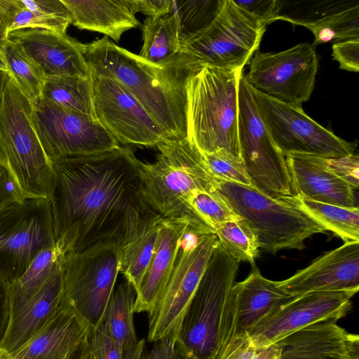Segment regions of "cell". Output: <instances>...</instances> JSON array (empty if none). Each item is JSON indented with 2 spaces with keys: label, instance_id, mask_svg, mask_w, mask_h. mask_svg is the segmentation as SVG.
<instances>
[{
  "label": "cell",
  "instance_id": "cell-51",
  "mask_svg": "<svg viewBox=\"0 0 359 359\" xmlns=\"http://www.w3.org/2000/svg\"><path fill=\"white\" fill-rule=\"evenodd\" d=\"M7 73L4 72L0 71V100L3 92V88L5 84V81L6 79Z\"/></svg>",
  "mask_w": 359,
  "mask_h": 359
},
{
  "label": "cell",
  "instance_id": "cell-17",
  "mask_svg": "<svg viewBox=\"0 0 359 359\" xmlns=\"http://www.w3.org/2000/svg\"><path fill=\"white\" fill-rule=\"evenodd\" d=\"M352 291L315 292L294 297L258 323L248 334L256 348L277 342L310 325L344 317Z\"/></svg>",
  "mask_w": 359,
  "mask_h": 359
},
{
  "label": "cell",
  "instance_id": "cell-49",
  "mask_svg": "<svg viewBox=\"0 0 359 359\" xmlns=\"http://www.w3.org/2000/svg\"><path fill=\"white\" fill-rule=\"evenodd\" d=\"M145 349V339H141L131 348L123 351V359H141Z\"/></svg>",
  "mask_w": 359,
  "mask_h": 359
},
{
  "label": "cell",
  "instance_id": "cell-41",
  "mask_svg": "<svg viewBox=\"0 0 359 359\" xmlns=\"http://www.w3.org/2000/svg\"><path fill=\"white\" fill-rule=\"evenodd\" d=\"M330 169L353 189L358 187L359 158L354 154L348 156L327 158Z\"/></svg>",
  "mask_w": 359,
  "mask_h": 359
},
{
  "label": "cell",
  "instance_id": "cell-31",
  "mask_svg": "<svg viewBox=\"0 0 359 359\" xmlns=\"http://www.w3.org/2000/svg\"><path fill=\"white\" fill-rule=\"evenodd\" d=\"M294 204L331 231L344 243L359 241V210L309 200L301 196H287Z\"/></svg>",
  "mask_w": 359,
  "mask_h": 359
},
{
  "label": "cell",
  "instance_id": "cell-18",
  "mask_svg": "<svg viewBox=\"0 0 359 359\" xmlns=\"http://www.w3.org/2000/svg\"><path fill=\"white\" fill-rule=\"evenodd\" d=\"M63 288L62 258L54 272L31 297L22 300L5 299L7 320L0 348L11 354L28 342L60 308Z\"/></svg>",
  "mask_w": 359,
  "mask_h": 359
},
{
  "label": "cell",
  "instance_id": "cell-21",
  "mask_svg": "<svg viewBox=\"0 0 359 359\" xmlns=\"http://www.w3.org/2000/svg\"><path fill=\"white\" fill-rule=\"evenodd\" d=\"M337 322H318L280 339V359H359L358 335Z\"/></svg>",
  "mask_w": 359,
  "mask_h": 359
},
{
  "label": "cell",
  "instance_id": "cell-37",
  "mask_svg": "<svg viewBox=\"0 0 359 359\" xmlns=\"http://www.w3.org/2000/svg\"><path fill=\"white\" fill-rule=\"evenodd\" d=\"M188 206L194 215L214 231L221 224L240 218L217 189L194 191Z\"/></svg>",
  "mask_w": 359,
  "mask_h": 359
},
{
  "label": "cell",
  "instance_id": "cell-46",
  "mask_svg": "<svg viewBox=\"0 0 359 359\" xmlns=\"http://www.w3.org/2000/svg\"><path fill=\"white\" fill-rule=\"evenodd\" d=\"M175 336H170L157 340L151 348L144 351L141 359H180L176 348Z\"/></svg>",
  "mask_w": 359,
  "mask_h": 359
},
{
  "label": "cell",
  "instance_id": "cell-19",
  "mask_svg": "<svg viewBox=\"0 0 359 359\" xmlns=\"http://www.w3.org/2000/svg\"><path fill=\"white\" fill-rule=\"evenodd\" d=\"M277 285L286 294L297 297L315 292L359 290V241H348L325 253Z\"/></svg>",
  "mask_w": 359,
  "mask_h": 359
},
{
  "label": "cell",
  "instance_id": "cell-40",
  "mask_svg": "<svg viewBox=\"0 0 359 359\" xmlns=\"http://www.w3.org/2000/svg\"><path fill=\"white\" fill-rule=\"evenodd\" d=\"M88 344L90 359H123V351L118 346L104 320L90 331Z\"/></svg>",
  "mask_w": 359,
  "mask_h": 359
},
{
  "label": "cell",
  "instance_id": "cell-11",
  "mask_svg": "<svg viewBox=\"0 0 359 359\" xmlns=\"http://www.w3.org/2000/svg\"><path fill=\"white\" fill-rule=\"evenodd\" d=\"M238 137L241 157L252 186L271 197L294 196L285 158L259 114L243 72L238 86Z\"/></svg>",
  "mask_w": 359,
  "mask_h": 359
},
{
  "label": "cell",
  "instance_id": "cell-43",
  "mask_svg": "<svg viewBox=\"0 0 359 359\" xmlns=\"http://www.w3.org/2000/svg\"><path fill=\"white\" fill-rule=\"evenodd\" d=\"M233 1L265 27L275 21L277 0Z\"/></svg>",
  "mask_w": 359,
  "mask_h": 359
},
{
  "label": "cell",
  "instance_id": "cell-1",
  "mask_svg": "<svg viewBox=\"0 0 359 359\" xmlns=\"http://www.w3.org/2000/svg\"><path fill=\"white\" fill-rule=\"evenodd\" d=\"M140 161L128 147L51 161L48 200L55 241L65 253L113 242L118 248L150 217Z\"/></svg>",
  "mask_w": 359,
  "mask_h": 359
},
{
  "label": "cell",
  "instance_id": "cell-16",
  "mask_svg": "<svg viewBox=\"0 0 359 359\" xmlns=\"http://www.w3.org/2000/svg\"><path fill=\"white\" fill-rule=\"evenodd\" d=\"M96 119L123 144L156 147L168 139L136 98L114 79L91 74Z\"/></svg>",
  "mask_w": 359,
  "mask_h": 359
},
{
  "label": "cell",
  "instance_id": "cell-4",
  "mask_svg": "<svg viewBox=\"0 0 359 359\" xmlns=\"http://www.w3.org/2000/svg\"><path fill=\"white\" fill-rule=\"evenodd\" d=\"M238 270V262L218 243L177 335L180 359L218 356L229 339L230 294Z\"/></svg>",
  "mask_w": 359,
  "mask_h": 359
},
{
  "label": "cell",
  "instance_id": "cell-34",
  "mask_svg": "<svg viewBox=\"0 0 359 359\" xmlns=\"http://www.w3.org/2000/svg\"><path fill=\"white\" fill-rule=\"evenodd\" d=\"M0 52L6 61L8 74L19 90L32 102L40 98L46 77L40 66L8 39Z\"/></svg>",
  "mask_w": 359,
  "mask_h": 359
},
{
  "label": "cell",
  "instance_id": "cell-36",
  "mask_svg": "<svg viewBox=\"0 0 359 359\" xmlns=\"http://www.w3.org/2000/svg\"><path fill=\"white\" fill-rule=\"evenodd\" d=\"M215 233L219 245L232 258L255 265L260 249L258 237L242 217L219 224Z\"/></svg>",
  "mask_w": 359,
  "mask_h": 359
},
{
  "label": "cell",
  "instance_id": "cell-45",
  "mask_svg": "<svg viewBox=\"0 0 359 359\" xmlns=\"http://www.w3.org/2000/svg\"><path fill=\"white\" fill-rule=\"evenodd\" d=\"M24 200L7 170L0 164V212Z\"/></svg>",
  "mask_w": 359,
  "mask_h": 359
},
{
  "label": "cell",
  "instance_id": "cell-5",
  "mask_svg": "<svg viewBox=\"0 0 359 359\" xmlns=\"http://www.w3.org/2000/svg\"><path fill=\"white\" fill-rule=\"evenodd\" d=\"M33 103L8 74L0 100V164L23 199L48 201L53 170L32 121Z\"/></svg>",
  "mask_w": 359,
  "mask_h": 359
},
{
  "label": "cell",
  "instance_id": "cell-52",
  "mask_svg": "<svg viewBox=\"0 0 359 359\" xmlns=\"http://www.w3.org/2000/svg\"><path fill=\"white\" fill-rule=\"evenodd\" d=\"M0 71L8 73L7 65L2 53L0 52Z\"/></svg>",
  "mask_w": 359,
  "mask_h": 359
},
{
  "label": "cell",
  "instance_id": "cell-27",
  "mask_svg": "<svg viewBox=\"0 0 359 359\" xmlns=\"http://www.w3.org/2000/svg\"><path fill=\"white\" fill-rule=\"evenodd\" d=\"M143 45L138 55L149 64L160 68L186 66L181 55L179 27L170 13L148 16L142 27Z\"/></svg>",
  "mask_w": 359,
  "mask_h": 359
},
{
  "label": "cell",
  "instance_id": "cell-33",
  "mask_svg": "<svg viewBox=\"0 0 359 359\" xmlns=\"http://www.w3.org/2000/svg\"><path fill=\"white\" fill-rule=\"evenodd\" d=\"M356 5H359L358 0H277L275 20H286L309 29Z\"/></svg>",
  "mask_w": 359,
  "mask_h": 359
},
{
  "label": "cell",
  "instance_id": "cell-32",
  "mask_svg": "<svg viewBox=\"0 0 359 359\" xmlns=\"http://www.w3.org/2000/svg\"><path fill=\"white\" fill-rule=\"evenodd\" d=\"M65 254L57 242L41 250L25 271L5 287V299L22 300L31 297L54 272Z\"/></svg>",
  "mask_w": 359,
  "mask_h": 359
},
{
  "label": "cell",
  "instance_id": "cell-3",
  "mask_svg": "<svg viewBox=\"0 0 359 359\" xmlns=\"http://www.w3.org/2000/svg\"><path fill=\"white\" fill-rule=\"evenodd\" d=\"M243 72L202 66L186 77V137L201 154L224 150L241 157L238 86Z\"/></svg>",
  "mask_w": 359,
  "mask_h": 359
},
{
  "label": "cell",
  "instance_id": "cell-24",
  "mask_svg": "<svg viewBox=\"0 0 359 359\" xmlns=\"http://www.w3.org/2000/svg\"><path fill=\"white\" fill-rule=\"evenodd\" d=\"M90 332L87 325L62 304L29 341L10 355L13 359H73Z\"/></svg>",
  "mask_w": 359,
  "mask_h": 359
},
{
  "label": "cell",
  "instance_id": "cell-15",
  "mask_svg": "<svg viewBox=\"0 0 359 359\" xmlns=\"http://www.w3.org/2000/svg\"><path fill=\"white\" fill-rule=\"evenodd\" d=\"M32 121L49 161L104 151L118 142L91 116L65 109L42 97L33 102Z\"/></svg>",
  "mask_w": 359,
  "mask_h": 359
},
{
  "label": "cell",
  "instance_id": "cell-25",
  "mask_svg": "<svg viewBox=\"0 0 359 359\" xmlns=\"http://www.w3.org/2000/svg\"><path fill=\"white\" fill-rule=\"evenodd\" d=\"M191 222H197L187 217L162 218L152 259L136 293L134 313H149L154 306L171 276L181 238Z\"/></svg>",
  "mask_w": 359,
  "mask_h": 359
},
{
  "label": "cell",
  "instance_id": "cell-14",
  "mask_svg": "<svg viewBox=\"0 0 359 359\" xmlns=\"http://www.w3.org/2000/svg\"><path fill=\"white\" fill-rule=\"evenodd\" d=\"M251 91L265 126L284 156L305 154L330 158L354 154V143L341 139L320 126L302 108Z\"/></svg>",
  "mask_w": 359,
  "mask_h": 359
},
{
  "label": "cell",
  "instance_id": "cell-35",
  "mask_svg": "<svg viewBox=\"0 0 359 359\" xmlns=\"http://www.w3.org/2000/svg\"><path fill=\"white\" fill-rule=\"evenodd\" d=\"M225 0H171L170 13L177 20L181 45L205 29L222 10Z\"/></svg>",
  "mask_w": 359,
  "mask_h": 359
},
{
  "label": "cell",
  "instance_id": "cell-29",
  "mask_svg": "<svg viewBox=\"0 0 359 359\" xmlns=\"http://www.w3.org/2000/svg\"><path fill=\"white\" fill-rule=\"evenodd\" d=\"M41 97L65 109L96 118L92 76H46Z\"/></svg>",
  "mask_w": 359,
  "mask_h": 359
},
{
  "label": "cell",
  "instance_id": "cell-13",
  "mask_svg": "<svg viewBox=\"0 0 359 359\" xmlns=\"http://www.w3.org/2000/svg\"><path fill=\"white\" fill-rule=\"evenodd\" d=\"M318 60L315 46L301 43L278 53L257 50L245 81L254 91L302 108L313 92Z\"/></svg>",
  "mask_w": 359,
  "mask_h": 359
},
{
  "label": "cell",
  "instance_id": "cell-47",
  "mask_svg": "<svg viewBox=\"0 0 359 359\" xmlns=\"http://www.w3.org/2000/svg\"><path fill=\"white\" fill-rule=\"evenodd\" d=\"M137 11L148 16L170 13L171 0H135Z\"/></svg>",
  "mask_w": 359,
  "mask_h": 359
},
{
  "label": "cell",
  "instance_id": "cell-22",
  "mask_svg": "<svg viewBox=\"0 0 359 359\" xmlns=\"http://www.w3.org/2000/svg\"><path fill=\"white\" fill-rule=\"evenodd\" d=\"M294 297L264 278L257 269L243 281L234 283L230 294L229 337L248 334L258 323Z\"/></svg>",
  "mask_w": 359,
  "mask_h": 359
},
{
  "label": "cell",
  "instance_id": "cell-2",
  "mask_svg": "<svg viewBox=\"0 0 359 359\" xmlns=\"http://www.w3.org/2000/svg\"><path fill=\"white\" fill-rule=\"evenodd\" d=\"M85 57L91 74L125 86L168 139L186 137L184 81L190 71L155 67L107 36L86 44Z\"/></svg>",
  "mask_w": 359,
  "mask_h": 359
},
{
  "label": "cell",
  "instance_id": "cell-39",
  "mask_svg": "<svg viewBox=\"0 0 359 359\" xmlns=\"http://www.w3.org/2000/svg\"><path fill=\"white\" fill-rule=\"evenodd\" d=\"M202 154L208 169L217 180L252 187L241 157L224 150Z\"/></svg>",
  "mask_w": 359,
  "mask_h": 359
},
{
  "label": "cell",
  "instance_id": "cell-23",
  "mask_svg": "<svg viewBox=\"0 0 359 359\" xmlns=\"http://www.w3.org/2000/svg\"><path fill=\"white\" fill-rule=\"evenodd\" d=\"M285 158L294 196L341 207H358L354 189L330 169L326 158L305 154H289Z\"/></svg>",
  "mask_w": 359,
  "mask_h": 359
},
{
  "label": "cell",
  "instance_id": "cell-12",
  "mask_svg": "<svg viewBox=\"0 0 359 359\" xmlns=\"http://www.w3.org/2000/svg\"><path fill=\"white\" fill-rule=\"evenodd\" d=\"M49 202L28 198L0 212V282L6 287L55 243Z\"/></svg>",
  "mask_w": 359,
  "mask_h": 359
},
{
  "label": "cell",
  "instance_id": "cell-7",
  "mask_svg": "<svg viewBox=\"0 0 359 359\" xmlns=\"http://www.w3.org/2000/svg\"><path fill=\"white\" fill-rule=\"evenodd\" d=\"M217 190L257 235L260 248L276 254L303 250L306 239L327 230L287 196L271 197L253 187L217 180Z\"/></svg>",
  "mask_w": 359,
  "mask_h": 359
},
{
  "label": "cell",
  "instance_id": "cell-20",
  "mask_svg": "<svg viewBox=\"0 0 359 359\" xmlns=\"http://www.w3.org/2000/svg\"><path fill=\"white\" fill-rule=\"evenodd\" d=\"M42 69L46 76L90 77L85 57L86 44L65 34L44 29H24L8 34Z\"/></svg>",
  "mask_w": 359,
  "mask_h": 359
},
{
  "label": "cell",
  "instance_id": "cell-30",
  "mask_svg": "<svg viewBox=\"0 0 359 359\" xmlns=\"http://www.w3.org/2000/svg\"><path fill=\"white\" fill-rule=\"evenodd\" d=\"M135 298V289L125 279L116 285L104 312L103 320L122 351L138 341L133 320Z\"/></svg>",
  "mask_w": 359,
  "mask_h": 359
},
{
  "label": "cell",
  "instance_id": "cell-50",
  "mask_svg": "<svg viewBox=\"0 0 359 359\" xmlns=\"http://www.w3.org/2000/svg\"><path fill=\"white\" fill-rule=\"evenodd\" d=\"M73 359H90L88 340L83 344Z\"/></svg>",
  "mask_w": 359,
  "mask_h": 359
},
{
  "label": "cell",
  "instance_id": "cell-10",
  "mask_svg": "<svg viewBox=\"0 0 359 359\" xmlns=\"http://www.w3.org/2000/svg\"><path fill=\"white\" fill-rule=\"evenodd\" d=\"M118 246L105 243L63 257L62 304L92 331L104 319L119 271Z\"/></svg>",
  "mask_w": 359,
  "mask_h": 359
},
{
  "label": "cell",
  "instance_id": "cell-8",
  "mask_svg": "<svg viewBox=\"0 0 359 359\" xmlns=\"http://www.w3.org/2000/svg\"><path fill=\"white\" fill-rule=\"evenodd\" d=\"M210 228L194 222L180 241L175 264L158 299L149 312L148 341L177 335L211 256L218 244Z\"/></svg>",
  "mask_w": 359,
  "mask_h": 359
},
{
  "label": "cell",
  "instance_id": "cell-9",
  "mask_svg": "<svg viewBox=\"0 0 359 359\" xmlns=\"http://www.w3.org/2000/svg\"><path fill=\"white\" fill-rule=\"evenodd\" d=\"M266 27L233 0L214 20L181 45V55L191 71L202 66L243 69L259 46Z\"/></svg>",
  "mask_w": 359,
  "mask_h": 359
},
{
  "label": "cell",
  "instance_id": "cell-48",
  "mask_svg": "<svg viewBox=\"0 0 359 359\" xmlns=\"http://www.w3.org/2000/svg\"><path fill=\"white\" fill-rule=\"evenodd\" d=\"M280 348L277 342L257 348L251 359H280Z\"/></svg>",
  "mask_w": 359,
  "mask_h": 359
},
{
  "label": "cell",
  "instance_id": "cell-6",
  "mask_svg": "<svg viewBox=\"0 0 359 359\" xmlns=\"http://www.w3.org/2000/svg\"><path fill=\"white\" fill-rule=\"evenodd\" d=\"M156 147L158 154L154 163H140L147 203L162 217H187L206 225L194 215L187 203L194 191H212L218 187L203 154L187 137L165 140Z\"/></svg>",
  "mask_w": 359,
  "mask_h": 359
},
{
  "label": "cell",
  "instance_id": "cell-42",
  "mask_svg": "<svg viewBox=\"0 0 359 359\" xmlns=\"http://www.w3.org/2000/svg\"><path fill=\"white\" fill-rule=\"evenodd\" d=\"M332 56L339 68L349 72L359 70V39L340 41L332 45Z\"/></svg>",
  "mask_w": 359,
  "mask_h": 359
},
{
  "label": "cell",
  "instance_id": "cell-44",
  "mask_svg": "<svg viewBox=\"0 0 359 359\" xmlns=\"http://www.w3.org/2000/svg\"><path fill=\"white\" fill-rule=\"evenodd\" d=\"M256 348L248 334L229 337L216 359H251Z\"/></svg>",
  "mask_w": 359,
  "mask_h": 359
},
{
  "label": "cell",
  "instance_id": "cell-26",
  "mask_svg": "<svg viewBox=\"0 0 359 359\" xmlns=\"http://www.w3.org/2000/svg\"><path fill=\"white\" fill-rule=\"evenodd\" d=\"M72 24L81 29L97 32L118 41L128 29L140 25L135 0H61Z\"/></svg>",
  "mask_w": 359,
  "mask_h": 359
},
{
  "label": "cell",
  "instance_id": "cell-53",
  "mask_svg": "<svg viewBox=\"0 0 359 359\" xmlns=\"http://www.w3.org/2000/svg\"><path fill=\"white\" fill-rule=\"evenodd\" d=\"M7 39V36L4 33V32L2 30V29L0 27V50L4 46L6 40Z\"/></svg>",
  "mask_w": 359,
  "mask_h": 359
},
{
  "label": "cell",
  "instance_id": "cell-28",
  "mask_svg": "<svg viewBox=\"0 0 359 359\" xmlns=\"http://www.w3.org/2000/svg\"><path fill=\"white\" fill-rule=\"evenodd\" d=\"M162 217L156 215L148 219L129 240L118 248L119 271L136 293L152 259Z\"/></svg>",
  "mask_w": 359,
  "mask_h": 359
},
{
  "label": "cell",
  "instance_id": "cell-54",
  "mask_svg": "<svg viewBox=\"0 0 359 359\" xmlns=\"http://www.w3.org/2000/svg\"><path fill=\"white\" fill-rule=\"evenodd\" d=\"M6 296V291H5V287L4 285L0 282V302L4 299H5Z\"/></svg>",
  "mask_w": 359,
  "mask_h": 359
},
{
  "label": "cell",
  "instance_id": "cell-38",
  "mask_svg": "<svg viewBox=\"0 0 359 359\" xmlns=\"http://www.w3.org/2000/svg\"><path fill=\"white\" fill-rule=\"evenodd\" d=\"M309 29L315 36L313 46L332 40L359 39V5L337 13Z\"/></svg>",
  "mask_w": 359,
  "mask_h": 359
}]
</instances>
